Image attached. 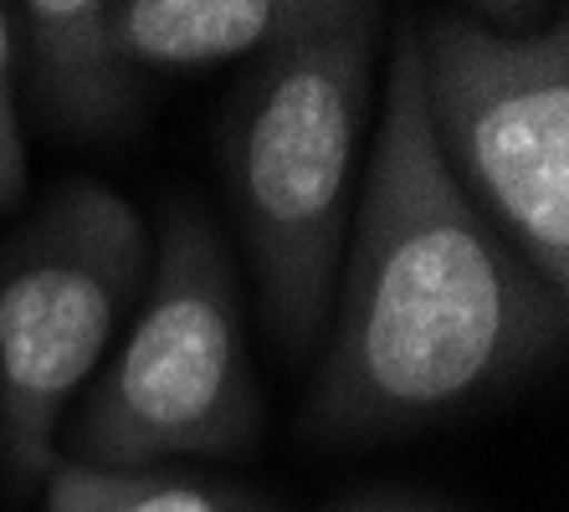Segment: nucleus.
<instances>
[{
  "instance_id": "4",
  "label": "nucleus",
  "mask_w": 569,
  "mask_h": 512,
  "mask_svg": "<svg viewBox=\"0 0 569 512\" xmlns=\"http://www.w3.org/2000/svg\"><path fill=\"white\" fill-rule=\"evenodd\" d=\"M426 123L451 180L569 298V21L503 31L472 11L416 21Z\"/></svg>"
},
{
  "instance_id": "2",
  "label": "nucleus",
  "mask_w": 569,
  "mask_h": 512,
  "mask_svg": "<svg viewBox=\"0 0 569 512\" xmlns=\"http://www.w3.org/2000/svg\"><path fill=\"white\" fill-rule=\"evenodd\" d=\"M380 37V6L318 0L313 21L257 57L237 88L226 129L231 205L262 313L288 354H308L329 323Z\"/></svg>"
},
{
  "instance_id": "8",
  "label": "nucleus",
  "mask_w": 569,
  "mask_h": 512,
  "mask_svg": "<svg viewBox=\"0 0 569 512\" xmlns=\"http://www.w3.org/2000/svg\"><path fill=\"white\" fill-rule=\"evenodd\" d=\"M41 512H237L221 492L170 472H93L57 461Z\"/></svg>"
},
{
  "instance_id": "10",
  "label": "nucleus",
  "mask_w": 569,
  "mask_h": 512,
  "mask_svg": "<svg viewBox=\"0 0 569 512\" xmlns=\"http://www.w3.org/2000/svg\"><path fill=\"white\" fill-rule=\"evenodd\" d=\"M345 512H441L431 502H411V498H375V502H355Z\"/></svg>"
},
{
  "instance_id": "1",
  "label": "nucleus",
  "mask_w": 569,
  "mask_h": 512,
  "mask_svg": "<svg viewBox=\"0 0 569 512\" xmlns=\"http://www.w3.org/2000/svg\"><path fill=\"white\" fill-rule=\"evenodd\" d=\"M329 313L308 390V431L323 441L416 431L477 405L539 364L565 329V302L437 154L411 16L390 52Z\"/></svg>"
},
{
  "instance_id": "6",
  "label": "nucleus",
  "mask_w": 569,
  "mask_h": 512,
  "mask_svg": "<svg viewBox=\"0 0 569 512\" xmlns=\"http://www.w3.org/2000/svg\"><path fill=\"white\" fill-rule=\"evenodd\" d=\"M16 27L27 31L37 103L57 129L113 133L129 123L144 78L119 52L108 0H31Z\"/></svg>"
},
{
  "instance_id": "5",
  "label": "nucleus",
  "mask_w": 569,
  "mask_h": 512,
  "mask_svg": "<svg viewBox=\"0 0 569 512\" xmlns=\"http://www.w3.org/2000/svg\"><path fill=\"white\" fill-rule=\"evenodd\" d=\"M149 267L144 221L108 184H62L0 257V456L21 482L57 466V435L108 359Z\"/></svg>"
},
{
  "instance_id": "7",
  "label": "nucleus",
  "mask_w": 569,
  "mask_h": 512,
  "mask_svg": "<svg viewBox=\"0 0 569 512\" xmlns=\"http://www.w3.org/2000/svg\"><path fill=\"white\" fill-rule=\"evenodd\" d=\"M318 0H119L108 6L129 67L200 72L221 62H257L313 21Z\"/></svg>"
},
{
  "instance_id": "9",
  "label": "nucleus",
  "mask_w": 569,
  "mask_h": 512,
  "mask_svg": "<svg viewBox=\"0 0 569 512\" xmlns=\"http://www.w3.org/2000/svg\"><path fill=\"white\" fill-rule=\"evenodd\" d=\"M27 195V139L16 113V11L0 6V211Z\"/></svg>"
},
{
  "instance_id": "3",
  "label": "nucleus",
  "mask_w": 569,
  "mask_h": 512,
  "mask_svg": "<svg viewBox=\"0 0 569 512\" xmlns=\"http://www.w3.org/2000/svg\"><path fill=\"white\" fill-rule=\"evenodd\" d=\"M257 431L237 267L200 205L164 211L149 292L93 390L62 425L72 466L159 472V461L231 456Z\"/></svg>"
}]
</instances>
